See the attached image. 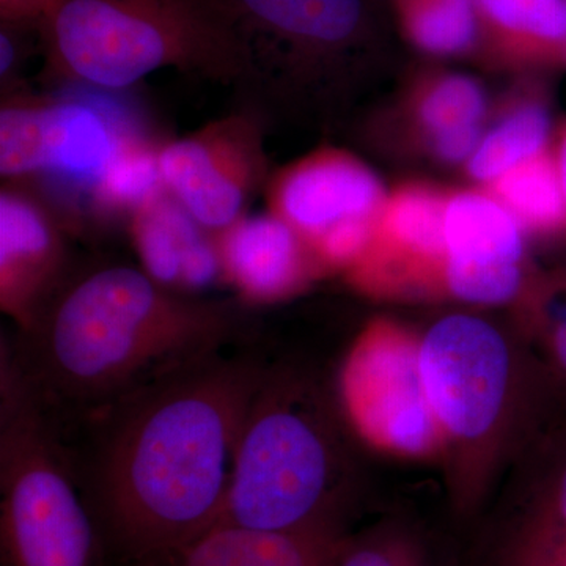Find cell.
<instances>
[{
	"label": "cell",
	"instance_id": "21",
	"mask_svg": "<svg viewBox=\"0 0 566 566\" xmlns=\"http://www.w3.org/2000/svg\"><path fill=\"white\" fill-rule=\"evenodd\" d=\"M447 202L423 189H408L390 200L382 211V229L409 252L441 259L446 245Z\"/></svg>",
	"mask_w": 566,
	"mask_h": 566
},
{
	"label": "cell",
	"instance_id": "11",
	"mask_svg": "<svg viewBox=\"0 0 566 566\" xmlns=\"http://www.w3.org/2000/svg\"><path fill=\"white\" fill-rule=\"evenodd\" d=\"M70 227L50 200L20 181L0 189V307L24 333L69 281Z\"/></svg>",
	"mask_w": 566,
	"mask_h": 566
},
{
	"label": "cell",
	"instance_id": "27",
	"mask_svg": "<svg viewBox=\"0 0 566 566\" xmlns=\"http://www.w3.org/2000/svg\"><path fill=\"white\" fill-rule=\"evenodd\" d=\"M62 0H0V22L43 28Z\"/></svg>",
	"mask_w": 566,
	"mask_h": 566
},
{
	"label": "cell",
	"instance_id": "7",
	"mask_svg": "<svg viewBox=\"0 0 566 566\" xmlns=\"http://www.w3.org/2000/svg\"><path fill=\"white\" fill-rule=\"evenodd\" d=\"M249 61L243 92L344 69L371 39L368 0H221Z\"/></svg>",
	"mask_w": 566,
	"mask_h": 566
},
{
	"label": "cell",
	"instance_id": "1",
	"mask_svg": "<svg viewBox=\"0 0 566 566\" xmlns=\"http://www.w3.org/2000/svg\"><path fill=\"white\" fill-rule=\"evenodd\" d=\"M264 370L208 354L96 412L85 501L112 566H139L221 520Z\"/></svg>",
	"mask_w": 566,
	"mask_h": 566
},
{
	"label": "cell",
	"instance_id": "26",
	"mask_svg": "<svg viewBox=\"0 0 566 566\" xmlns=\"http://www.w3.org/2000/svg\"><path fill=\"white\" fill-rule=\"evenodd\" d=\"M515 566H566V528L536 524Z\"/></svg>",
	"mask_w": 566,
	"mask_h": 566
},
{
	"label": "cell",
	"instance_id": "4",
	"mask_svg": "<svg viewBox=\"0 0 566 566\" xmlns=\"http://www.w3.org/2000/svg\"><path fill=\"white\" fill-rule=\"evenodd\" d=\"M0 566H112L50 412L0 367Z\"/></svg>",
	"mask_w": 566,
	"mask_h": 566
},
{
	"label": "cell",
	"instance_id": "5",
	"mask_svg": "<svg viewBox=\"0 0 566 566\" xmlns=\"http://www.w3.org/2000/svg\"><path fill=\"white\" fill-rule=\"evenodd\" d=\"M334 468L322 423L292 387L264 371L218 523L275 532L337 527L329 513Z\"/></svg>",
	"mask_w": 566,
	"mask_h": 566
},
{
	"label": "cell",
	"instance_id": "15",
	"mask_svg": "<svg viewBox=\"0 0 566 566\" xmlns=\"http://www.w3.org/2000/svg\"><path fill=\"white\" fill-rule=\"evenodd\" d=\"M216 241L223 281L245 300H275L303 281L307 243L273 212L245 214Z\"/></svg>",
	"mask_w": 566,
	"mask_h": 566
},
{
	"label": "cell",
	"instance_id": "9",
	"mask_svg": "<svg viewBox=\"0 0 566 566\" xmlns=\"http://www.w3.org/2000/svg\"><path fill=\"white\" fill-rule=\"evenodd\" d=\"M416 342L394 327H375L346 365L344 389L354 422L375 444L423 455L439 441V424L420 375Z\"/></svg>",
	"mask_w": 566,
	"mask_h": 566
},
{
	"label": "cell",
	"instance_id": "17",
	"mask_svg": "<svg viewBox=\"0 0 566 566\" xmlns=\"http://www.w3.org/2000/svg\"><path fill=\"white\" fill-rule=\"evenodd\" d=\"M480 35L542 57L566 59V0H475Z\"/></svg>",
	"mask_w": 566,
	"mask_h": 566
},
{
	"label": "cell",
	"instance_id": "24",
	"mask_svg": "<svg viewBox=\"0 0 566 566\" xmlns=\"http://www.w3.org/2000/svg\"><path fill=\"white\" fill-rule=\"evenodd\" d=\"M333 566H422L415 543L397 534L363 536L342 542Z\"/></svg>",
	"mask_w": 566,
	"mask_h": 566
},
{
	"label": "cell",
	"instance_id": "31",
	"mask_svg": "<svg viewBox=\"0 0 566 566\" xmlns=\"http://www.w3.org/2000/svg\"><path fill=\"white\" fill-rule=\"evenodd\" d=\"M556 164L558 178H560L562 189H564L566 199V132L562 136L560 145H558Z\"/></svg>",
	"mask_w": 566,
	"mask_h": 566
},
{
	"label": "cell",
	"instance_id": "30",
	"mask_svg": "<svg viewBox=\"0 0 566 566\" xmlns=\"http://www.w3.org/2000/svg\"><path fill=\"white\" fill-rule=\"evenodd\" d=\"M539 523L566 528V464L558 480L553 502L547 506L545 516Z\"/></svg>",
	"mask_w": 566,
	"mask_h": 566
},
{
	"label": "cell",
	"instance_id": "29",
	"mask_svg": "<svg viewBox=\"0 0 566 566\" xmlns=\"http://www.w3.org/2000/svg\"><path fill=\"white\" fill-rule=\"evenodd\" d=\"M549 344L558 370L566 378V304L558 311L556 319H554V326L551 327Z\"/></svg>",
	"mask_w": 566,
	"mask_h": 566
},
{
	"label": "cell",
	"instance_id": "22",
	"mask_svg": "<svg viewBox=\"0 0 566 566\" xmlns=\"http://www.w3.org/2000/svg\"><path fill=\"white\" fill-rule=\"evenodd\" d=\"M485 95L474 80L461 74L442 77L424 93L419 106L423 128L433 137L480 126Z\"/></svg>",
	"mask_w": 566,
	"mask_h": 566
},
{
	"label": "cell",
	"instance_id": "16",
	"mask_svg": "<svg viewBox=\"0 0 566 566\" xmlns=\"http://www.w3.org/2000/svg\"><path fill=\"white\" fill-rule=\"evenodd\" d=\"M446 263L461 266H520L521 223L504 205L482 193L447 200Z\"/></svg>",
	"mask_w": 566,
	"mask_h": 566
},
{
	"label": "cell",
	"instance_id": "13",
	"mask_svg": "<svg viewBox=\"0 0 566 566\" xmlns=\"http://www.w3.org/2000/svg\"><path fill=\"white\" fill-rule=\"evenodd\" d=\"M128 227L142 270L163 285L197 294L223 281L216 234L164 186L134 210Z\"/></svg>",
	"mask_w": 566,
	"mask_h": 566
},
{
	"label": "cell",
	"instance_id": "19",
	"mask_svg": "<svg viewBox=\"0 0 566 566\" xmlns=\"http://www.w3.org/2000/svg\"><path fill=\"white\" fill-rule=\"evenodd\" d=\"M494 192L499 202L523 226L538 230L566 226V199L556 158L546 153L495 180Z\"/></svg>",
	"mask_w": 566,
	"mask_h": 566
},
{
	"label": "cell",
	"instance_id": "6",
	"mask_svg": "<svg viewBox=\"0 0 566 566\" xmlns=\"http://www.w3.org/2000/svg\"><path fill=\"white\" fill-rule=\"evenodd\" d=\"M136 137L80 99L17 92L3 96L0 107V175L3 181L57 186L92 210L104 175Z\"/></svg>",
	"mask_w": 566,
	"mask_h": 566
},
{
	"label": "cell",
	"instance_id": "23",
	"mask_svg": "<svg viewBox=\"0 0 566 566\" xmlns=\"http://www.w3.org/2000/svg\"><path fill=\"white\" fill-rule=\"evenodd\" d=\"M447 285L460 300L501 304L512 300L521 285L520 266H461L446 263Z\"/></svg>",
	"mask_w": 566,
	"mask_h": 566
},
{
	"label": "cell",
	"instance_id": "8",
	"mask_svg": "<svg viewBox=\"0 0 566 566\" xmlns=\"http://www.w3.org/2000/svg\"><path fill=\"white\" fill-rule=\"evenodd\" d=\"M164 188L200 226L218 234L248 214L268 185L262 123L244 104L191 134L159 145Z\"/></svg>",
	"mask_w": 566,
	"mask_h": 566
},
{
	"label": "cell",
	"instance_id": "20",
	"mask_svg": "<svg viewBox=\"0 0 566 566\" xmlns=\"http://www.w3.org/2000/svg\"><path fill=\"white\" fill-rule=\"evenodd\" d=\"M551 117L539 104H524L482 137L469 159V172L476 180L495 181L510 170L545 153Z\"/></svg>",
	"mask_w": 566,
	"mask_h": 566
},
{
	"label": "cell",
	"instance_id": "25",
	"mask_svg": "<svg viewBox=\"0 0 566 566\" xmlns=\"http://www.w3.org/2000/svg\"><path fill=\"white\" fill-rule=\"evenodd\" d=\"M41 29L0 22V87L2 96L20 92L21 74L31 51V36Z\"/></svg>",
	"mask_w": 566,
	"mask_h": 566
},
{
	"label": "cell",
	"instance_id": "10",
	"mask_svg": "<svg viewBox=\"0 0 566 566\" xmlns=\"http://www.w3.org/2000/svg\"><path fill=\"white\" fill-rule=\"evenodd\" d=\"M419 364L442 428L474 439L493 427L509 385L510 353L491 324L474 316H447L424 335Z\"/></svg>",
	"mask_w": 566,
	"mask_h": 566
},
{
	"label": "cell",
	"instance_id": "14",
	"mask_svg": "<svg viewBox=\"0 0 566 566\" xmlns=\"http://www.w3.org/2000/svg\"><path fill=\"white\" fill-rule=\"evenodd\" d=\"M342 542L337 527L275 532L218 523L139 566H333Z\"/></svg>",
	"mask_w": 566,
	"mask_h": 566
},
{
	"label": "cell",
	"instance_id": "3",
	"mask_svg": "<svg viewBox=\"0 0 566 566\" xmlns=\"http://www.w3.org/2000/svg\"><path fill=\"white\" fill-rule=\"evenodd\" d=\"M54 82L125 88L175 70L243 93L249 61L221 0H62L41 28Z\"/></svg>",
	"mask_w": 566,
	"mask_h": 566
},
{
	"label": "cell",
	"instance_id": "12",
	"mask_svg": "<svg viewBox=\"0 0 566 566\" xmlns=\"http://www.w3.org/2000/svg\"><path fill=\"white\" fill-rule=\"evenodd\" d=\"M270 212L316 245L342 223L376 218L382 203L378 178L352 156L322 151L268 181Z\"/></svg>",
	"mask_w": 566,
	"mask_h": 566
},
{
	"label": "cell",
	"instance_id": "18",
	"mask_svg": "<svg viewBox=\"0 0 566 566\" xmlns=\"http://www.w3.org/2000/svg\"><path fill=\"white\" fill-rule=\"evenodd\" d=\"M405 35L434 55H457L480 39L475 0H394Z\"/></svg>",
	"mask_w": 566,
	"mask_h": 566
},
{
	"label": "cell",
	"instance_id": "2",
	"mask_svg": "<svg viewBox=\"0 0 566 566\" xmlns=\"http://www.w3.org/2000/svg\"><path fill=\"white\" fill-rule=\"evenodd\" d=\"M233 304L175 292L128 264L71 274L7 354L48 412L96 415L182 365L221 352Z\"/></svg>",
	"mask_w": 566,
	"mask_h": 566
},
{
	"label": "cell",
	"instance_id": "28",
	"mask_svg": "<svg viewBox=\"0 0 566 566\" xmlns=\"http://www.w3.org/2000/svg\"><path fill=\"white\" fill-rule=\"evenodd\" d=\"M480 142H482V132L480 126H474V128L458 129V132L433 137V147L446 161L458 163L471 159Z\"/></svg>",
	"mask_w": 566,
	"mask_h": 566
}]
</instances>
